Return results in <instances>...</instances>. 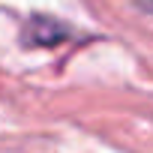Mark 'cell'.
I'll return each mask as SVG.
<instances>
[{"label":"cell","mask_w":153,"mask_h":153,"mask_svg":"<svg viewBox=\"0 0 153 153\" xmlns=\"http://www.w3.org/2000/svg\"><path fill=\"white\" fill-rule=\"evenodd\" d=\"M66 36H69V27H63V24L54 21V18L36 15V18H30V21L24 24V42H27V45H57V42H63Z\"/></svg>","instance_id":"cell-1"},{"label":"cell","mask_w":153,"mask_h":153,"mask_svg":"<svg viewBox=\"0 0 153 153\" xmlns=\"http://www.w3.org/2000/svg\"><path fill=\"white\" fill-rule=\"evenodd\" d=\"M141 6H147V9H153V0H138Z\"/></svg>","instance_id":"cell-2"}]
</instances>
